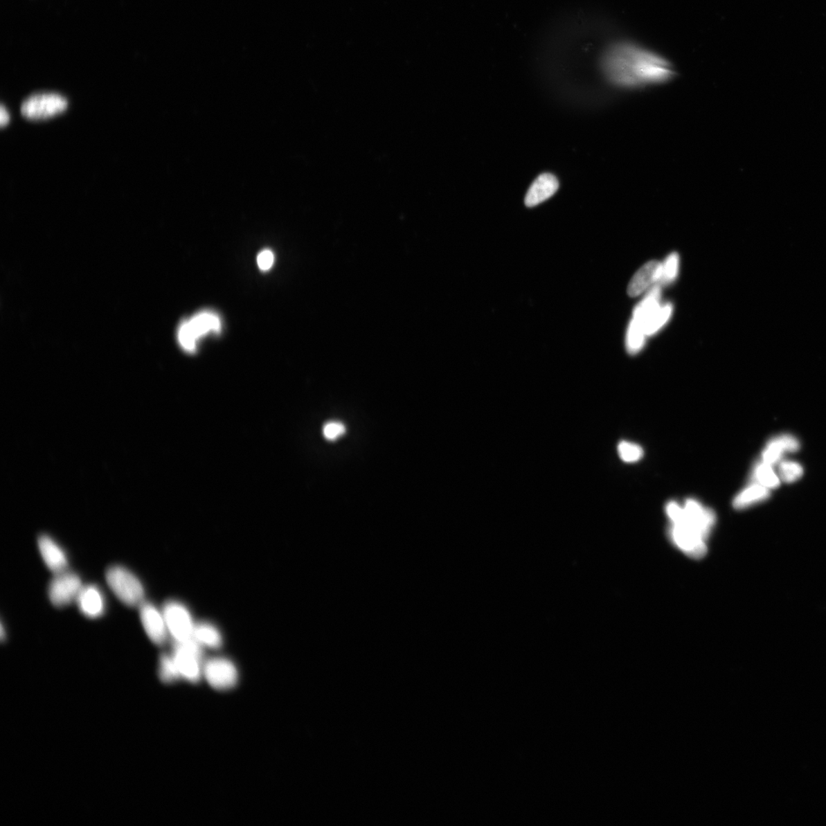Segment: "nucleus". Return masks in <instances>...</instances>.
I'll list each match as a JSON object with an SVG mask.
<instances>
[{
    "instance_id": "f03ea898",
    "label": "nucleus",
    "mask_w": 826,
    "mask_h": 826,
    "mask_svg": "<svg viewBox=\"0 0 826 826\" xmlns=\"http://www.w3.org/2000/svg\"><path fill=\"white\" fill-rule=\"evenodd\" d=\"M666 511L670 521L668 535L672 544L689 557L703 558L716 521L713 510L696 500L688 499L683 506L676 501L669 502Z\"/></svg>"
},
{
    "instance_id": "f257e3e1",
    "label": "nucleus",
    "mask_w": 826,
    "mask_h": 826,
    "mask_svg": "<svg viewBox=\"0 0 826 826\" xmlns=\"http://www.w3.org/2000/svg\"><path fill=\"white\" fill-rule=\"evenodd\" d=\"M601 65L611 83L626 89L661 84L675 75L671 64L663 57L627 42L607 49Z\"/></svg>"
},
{
    "instance_id": "6ab92c4d",
    "label": "nucleus",
    "mask_w": 826,
    "mask_h": 826,
    "mask_svg": "<svg viewBox=\"0 0 826 826\" xmlns=\"http://www.w3.org/2000/svg\"><path fill=\"white\" fill-rule=\"evenodd\" d=\"M646 334L639 323L632 318L628 327L626 338L627 352L635 354L640 352L645 345Z\"/></svg>"
},
{
    "instance_id": "5701e85b",
    "label": "nucleus",
    "mask_w": 826,
    "mask_h": 826,
    "mask_svg": "<svg viewBox=\"0 0 826 826\" xmlns=\"http://www.w3.org/2000/svg\"><path fill=\"white\" fill-rule=\"evenodd\" d=\"M161 675L166 681H175L181 678L177 663L172 656L163 655L161 658Z\"/></svg>"
},
{
    "instance_id": "20e7f679",
    "label": "nucleus",
    "mask_w": 826,
    "mask_h": 826,
    "mask_svg": "<svg viewBox=\"0 0 826 826\" xmlns=\"http://www.w3.org/2000/svg\"><path fill=\"white\" fill-rule=\"evenodd\" d=\"M180 676L191 683H197L203 677V649L195 638L178 643L172 655Z\"/></svg>"
},
{
    "instance_id": "4468645a",
    "label": "nucleus",
    "mask_w": 826,
    "mask_h": 826,
    "mask_svg": "<svg viewBox=\"0 0 826 826\" xmlns=\"http://www.w3.org/2000/svg\"><path fill=\"white\" fill-rule=\"evenodd\" d=\"M184 323L197 341L208 333L220 332L222 327L220 318L210 312L197 313L191 319L185 321Z\"/></svg>"
},
{
    "instance_id": "4be33fe9",
    "label": "nucleus",
    "mask_w": 826,
    "mask_h": 826,
    "mask_svg": "<svg viewBox=\"0 0 826 826\" xmlns=\"http://www.w3.org/2000/svg\"><path fill=\"white\" fill-rule=\"evenodd\" d=\"M780 477L786 483H792L802 477V466L794 462H783L779 467Z\"/></svg>"
},
{
    "instance_id": "39448f33",
    "label": "nucleus",
    "mask_w": 826,
    "mask_h": 826,
    "mask_svg": "<svg viewBox=\"0 0 826 826\" xmlns=\"http://www.w3.org/2000/svg\"><path fill=\"white\" fill-rule=\"evenodd\" d=\"M203 677L214 690L220 692L235 688L239 682V672L231 661L224 657H215L203 666Z\"/></svg>"
},
{
    "instance_id": "a878e982",
    "label": "nucleus",
    "mask_w": 826,
    "mask_h": 826,
    "mask_svg": "<svg viewBox=\"0 0 826 826\" xmlns=\"http://www.w3.org/2000/svg\"><path fill=\"white\" fill-rule=\"evenodd\" d=\"M775 441L777 442L782 450L789 452H795L800 449V443L796 438L789 435H782L780 436L774 438Z\"/></svg>"
},
{
    "instance_id": "c85d7f7f",
    "label": "nucleus",
    "mask_w": 826,
    "mask_h": 826,
    "mask_svg": "<svg viewBox=\"0 0 826 826\" xmlns=\"http://www.w3.org/2000/svg\"><path fill=\"white\" fill-rule=\"evenodd\" d=\"M4 633H5V631H4V628H3V624H2V627H1V638H2V639H3V638H5V634H4Z\"/></svg>"
},
{
    "instance_id": "1a4fd4ad",
    "label": "nucleus",
    "mask_w": 826,
    "mask_h": 826,
    "mask_svg": "<svg viewBox=\"0 0 826 826\" xmlns=\"http://www.w3.org/2000/svg\"><path fill=\"white\" fill-rule=\"evenodd\" d=\"M141 618L146 634L157 645H163L168 638V627L163 613L150 603L143 602L140 607Z\"/></svg>"
},
{
    "instance_id": "f3484780",
    "label": "nucleus",
    "mask_w": 826,
    "mask_h": 826,
    "mask_svg": "<svg viewBox=\"0 0 826 826\" xmlns=\"http://www.w3.org/2000/svg\"><path fill=\"white\" fill-rule=\"evenodd\" d=\"M194 638L201 645L212 649L220 648L222 645V638L214 626L208 624H200L195 627Z\"/></svg>"
},
{
    "instance_id": "393cba45",
    "label": "nucleus",
    "mask_w": 826,
    "mask_h": 826,
    "mask_svg": "<svg viewBox=\"0 0 826 826\" xmlns=\"http://www.w3.org/2000/svg\"><path fill=\"white\" fill-rule=\"evenodd\" d=\"M345 427L339 422H330L325 424L323 428V435L327 440L335 441L345 433Z\"/></svg>"
},
{
    "instance_id": "bb28decb",
    "label": "nucleus",
    "mask_w": 826,
    "mask_h": 826,
    "mask_svg": "<svg viewBox=\"0 0 826 826\" xmlns=\"http://www.w3.org/2000/svg\"><path fill=\"white\" fill-rule=\"evenodd\" d=\"M273 262L274 255L269 250L263 251L258 255V263L260 269L262 270V271H267V270L271 268L273 264Z\"/></svg>"
},
{
    "instance_id": "2eb2a0df",
    "label": "nucleus",
    "mask_w": 826,
    "mask_h": 826,
    "mask_svg": "<svg viewBox=\"0 0 826 826\" xmlns=\"http://www.w3.org/2000/svg\"><path fill=\"white\" fill-rule=\"evenodd\" d=\"M672 312V306L667 303L657 306L640 318H634L643 328L646 336L653 335L667 324Z\"/></svg>"
},
{
    "instance_id": "dca6fc26",
    "label": "nucleus",
    "mask_w": 826,
    "mask_h": 826,
    "mask_svg": "<svg viewBox=\"0 0 826 826\" xmlns=\"http://www.w3.org/2000/svg\"><path fill=\"white\" fill-rule=\"evenodd\" d=\"M770 495V489L755 483L744 489L736 496L733 501V505L736 509L747 508L757 503L766 500Z\"/></svg>"
},
{
    "instance_id": "a211bd4d",
    "label": "nucleus",
    "mask_w": 826,
    "mask_h": 826,
    "mask_svg": "<svg viewBox=\"0 0 826 826\" xmlns=\"http://www.w3.org/2000/svg\"><path fill=\"white\" fill-rule=\"evenodd\" d=\"M753 481L769 489L777 488L780 485V478L775 474L772 466L762 462L756 465L753 472Z\"/></svg>"
},
{
    "instance_id": "412c9836",
    "label": "nucleus",
    "mask_w": 826,
    "mask_h": 826,
    "mask_svg": "<svg viewBox=\"0 0 826 826\" xmlns=\"http://www.w3.org/2000/svg\"><path fill=\"white\" fill-rule=\"evenodd\" d=\"M618 453L620 458L627 463L638 462L643 455L640 446L625 441L619 443Z\"/></svg>"
},
{
    "instance_id": "7ed1b4c3",
    "label": "nucleus",
    "mask_w": 826,
    "mask_h": 826,
    "mask_svg": "<svg viewBox=\"0 0 826 826\" xmlns=\"http://www.w3.org/2000/svg\"><path fill=\"white\" fill-rule=\"evenodd\" d=\"M106 580L109 587L124 604L135 608L144 602L143 584L128 569L120 566H111L107 569Z\"/></svg>"
},
{
    "instance_id": "ddd939ff",
    "label": "nucleus",
    "mask_w": 826,
    "mask_h": 826,
    "mask_svg": "<svg viewBox=\"0 0 826 826\" xmlns=\"http://www.w3.org/2000/svg\"><path fill=\"white\" fill-rule=\"evenodd\" d=\"M76 602L80 612L87 618H98L105 612V598L101 591L96 586L83 587Z\"/></svg>"
},
{
    "instance_id": "b1692460",
    "label": "nucleus",
    "mask_w": 826,
    "mask_h": 826,
    "mask_svg": "<svg viewBox=\"0 0 826 826\" xmlns=\"http://www.w3.org/2000/svg\"><path fill=\"white\" fill-rule=\"evenodd\" d=\"M784 451L781 449L774 438L766 445V447L763 452L762 459L763 462L771 466L778 464L783 456Z\"/></svg>"
},
{
    "instance_id": "423d86ee",
    "label": "nucleus",
    "mask_w": 826,
    "mask_h": 826,
    "mask_svg": "<svg viewBox=\"0 0 826 826\" xmlns=\"http://www.w3.org/2000/svg\"><path fill=\"white\" fill-rule=\"evenodd\" d=\"M68 100L56 93H38L26 100L21 114L32 120H42L61 114L67 109Z\"/></svg>"
},
{
    "instance_id": "9d476101",
    "label": "nucleus",
    "mask_w": 826,
    "mask_h": 826,
    "mask_svg": "<svg viewBox=\"0 0 826 826\" xmlns=\"http://www.w3.org/2000/svg\"><path fill=\"white\" fill-rule=\"evenodd\" d=\"M663 263L658 261H650L642 267L634 276L627 288V294L631 297H636L647 290L656 282H660L662 276Z\"/></svg>"
},
{
    "instance_id": "cd10ccee",
    "label": "nucleus",
    "mask_w": 826,
    "mask_h": 826,
    "mask_svg": "<svg viewBox=\"0 0 826 826\" xmlns=\"http://www.w3.org/2000/svg\"><path fill=\"white\" fill-rule=\"evenodd\" d=\"M10 116L8 111H7L5 109L4 106L2 105L1 108H0V123H1V127H3L6 126V124L10 122Z\"/></svg>"
},
{
    "instance_id": "aec40b11",
    "label": "nucleus",
    "mask_w": 826,
    "mask_h": 826,
    "mask_svg": "<svg viewBox=\"0 0 826 826\" xmlns=\"http://www.w3.org/2000/svg\"><path fill=\"white\" fill-rule=\"evenodd\" d=\"M679 255L676 253H672L664 263H663L661 282L663 285H667L674 282L678 276L679 273Z\"/></svg>"
},
{
    "instance_id": "0eeeda50",
    "label": "nucleus",
    "mask_w": 826,
    "mask_h": 826,
    "mask_svg": "<svg viewBox=\"0 0 826 826\" xmlns=\"http://www.w3.org/2000/svg\"><path fill=\"white\" fill-rule=\"evenodd\" d=\"M163 616L168 631L175 641L185 642L194 638L195 625L189 611L184 605L177 602H167L164 606Z\"/></svg>"
},
{
    "instance_id": "9b49d317",
    "label": "nucleus",
    "mask_w": 826,
    "mask_h": 826,
    "mask_svg": "<svg viewBox=\"0 0 826 826\" xmlns=\"http://www.w3.org/2000/svg\"><path fill=\"white\" fill-rule=\"evenodd\" d=\"M558 188L559 181L553 174L544 173L539 175L526 195V206L528 207L538 206V204L550 199L557 192Z\"/></svg>"
},
{
    "instance_id": "f8f14e48",
    "label": "nucleus",
    "mask_w": 826,
    "mask_h": 826,
    "mask_svg": "<svg viewBox=\"0 0 826 826\" xmlns=\"http://www.w3.org/2000/svg\"><path fill=\"white\" fill-rule=\"evenodd\" d=\"M38 544L42 557L51 571L55 574L66 571L68 567L67 557L52 538L42 535Z\"/></svg>"
},
{
    "instance_id": "6e6552de",
    "label": "nucleus",
    "mask_w": 826,
    "mask_h": 826,
    "mask_svg": "<svg viewBox=\"0 0 826 826\" xmlns=\"http://www.w3.org/2000/svg\"><path fill=\"white\" fill-rule=\"evenodd\" d=\"M55 575L49 584L48 595L51 602L55 607L62 608L77 601L83 588L79 576L66 571Z\"/></svg>"
}]
</instances>
